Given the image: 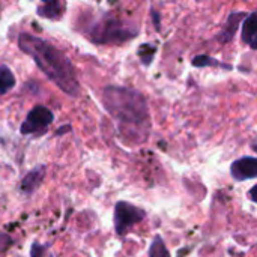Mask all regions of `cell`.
<instances>
[{"mask_svg":"<svg viewBox=\"0 0 257 257\" xmlns=\"http://www.w3.org/2000/svg\"><path fill=\"white\" fill-rule=\"evenodd\" d=\"M254 190H256V187H253V188L250 190V193H248V194H250V199H251L253 202H256V200H257L256 196H254Z\"/></svg>","mask_w":257,"mask_h":257,"instance_id":"d6986e66","label":"cell"},{"mask_svg":"<svg viewBox=\"0 0 257 257\" xmlns=\"http://www.w3.org/2000/svg\"><path fill=\"white\" fill-rule=\"evenodd\" d=\"M230 175L235 181H250L257 178V160L254 157H242L232 163Z\"/></svg>","mask_w":257,"mask_h":257,"instance_id":"8992f818","label":"cell"},{"mask_svg":"<svg viewBox=\"0 0 257 257\" xmlns=\"http://www.w3.org/2000/svg\"><path fill=\"white\" fill-rule=\"evenodd\" d=\"M151 15H152V20H154V26H155V29H157V30H160V29H161V27H160V24H161L160 12H157L155 9H152V11H151Z\"/></svg>","mask_w":257,"mask_h":257,"instance_id":"e0dca14e","label":"cell"},{"mask_svg":"<svg viewBox=\"0 0 257 257\" xmlns=\"http://www.w3.org/2000/svg\"><path fill=\"white\" fill-rule=\"evenodd\" d=\"M44 176H45V166H38V167L32 169V170L23 178V181H21V184H20L21 193L26 194V196L33 194V193L39 188V185H41Z\"/></svg>","mask_w":257,"mask_h":257,"instance_id":"ba28073f","label":"cell"},{"mask_svg":"<svg viewBox=\"0 0 257 257\" xmlns=\"http://www.w3.org/2000/svg\"><path fill=\"white\" fill-rule=\"evenodd\" d=\"M42 5L38 8V15L48 20H60L65 11L62 0H41Z\"/></svg>","mask_w":257,"mask_h":257,"instance_id":"30bf717a","label":"cell"},{"mask_svg":"<svg viewBox=\"0 0 257 257\" xmlns=\"http://www.w3.org/2000/svg\"><path fill=\"white\" fill-rule=\"evenodd\" d=\"M245 17H247V14L242 12V11L230 12V15H229V18H227L226 24L223 26L221 32L217 35V39H218L221 44H229V42L233 39L235 33H236L238 29H239V24L242 23V20H244Z\"/></svg>","mask_w":257,"mask_h":257,"instance_id":"52a82bcc","label":"cell"},{"mask_svg":"<svg viewBox=\"0 0 257 257\" xmlns=\"http://www.w3.org/2000/svg\"><path fill=\"white\" fill-rule=\"evenodd\" d=\"M137 33V27L125 24L116 17L105 15L89 29L87 38L99 45H119L125 41L133 39Z\"/></svg>","mask_w":257,"mask_h":257,"instance_id":"3957f363","label":"cell"},{"mask_svg":"<svg viewBox=\"0 0 257 257\" xmlns=\"http://www.w3.org/2000/svg\"><path fill=\"white\" fill-rule=\"evenodd\" d=\"M256 12H250L244 20H242V41L251 48H257V35H256Z\"/></svg>","mask_w":257,"mask_h":257,"instance_id":"9c48e42d","label":"cell"},{"mask_svg":"<svg viewBox=\"0 0 257 257\" xmlns=\"http://www.w3.org/2000/svg\"><path fill=\"white\" fill-rule=\"evenodd\" d=\"M53 120H54V113L50 108H47L45 105H36L27 113L24 122L21 123L20 131L23 136H33V134L39 136L48 130Z\"/></svg>","mask_w":257,"mask_h":257,"instance_id":"5b68a950","label":"cell"},{"mask_svg":"<svg viewBox=\"0 0 257 257\" xmlns=\"http://www.w3.org/2000/svg\"><path fill=\"white\" fill-rule=\"evenodd\" d=\"M145 218L146 211L130 202H117L114 205V230L119 236H123L133 226L142 223Z\"/></svg>","mask_w":257,"mask_h":257,"instance_id":"277c9868","label":"cell"},{"mask_svg":"<svg viewBox=\"0 0 257 257\" xmlns=\"http://www.w3.org/2000/svg\"><path fill=\"white\" fill-rule=\"evenodd\" d=\"M45 254V247L39 245L38 242H33L30 247V257H44Z\"/></svg>","mask_w":257,"mask_h":257,"instance_id":"9a60e30c","label":"cell"},{"mask_svg":"<svg viewBox=\"0 0 257 257\" xmlns=\"http://www.w3.org/2000/svg\"><path fill=\"white\" fill-rule=\"evenodd\" d=\"M15 84L17 80L11 68L6 65H0V95H6L9 90L15 87Z\"/></svg>","mask_w":257,"mask_h":257,"instance_id":"8fae6325","label":"cell"},{"mask_svg":"<svg viewBox=\"0 0 257 257\" xmlns=\"http://www.w3.org/2000/svg\"><path fill=\"white\" fill-rule=\"evenodd\" d=\"M149 257H172L160 235H157L152 239V244L149 247Z\"/></svg>","mask_w":257,"mask_h":257,"instance_id":"5bb4252c","label":"cell"},{"mask_svg":"<svg viewBox=\"0 0 257 257\" xmlns=\"http://www.w3.org/2000/svg\"><path fill=\"white\" fill-rule=\"evenodd\" d=\"M69 130H71V126H69V125H66V126H60V128L56 131V134H57V136H62L63 133H66V131H69Z\"/></svg>","mask_w":257,"mask_h":257,"instance_id":"ac0fdd59","label":"cell"},{"mask_svg":"<svg viewBox=\"0 0 257 257\" xmlns=\"http://www.w3.org/2000/svg\"><path fill=\"white\" fill-rule=\"evenodd\" d=\"M193 66H197V68H208V66H217V68H224L227 71H232L233 66L232 65H227V63H223L208 54H199L193 59Z\"/></svg>","mask_w":257,"mask_h":257,"instance_id":"7c38bea8","label":"cell"},{"mask_svg":"<svg viewBox=\"0 0 257 257\" xmlns=\"http://www.w3.org/2000/svg\"><path fill=\"white\" fill-rule=\"evenodd\" d=\"M17 42L20 50L32 57L41 72L63 93L69 96H77L80 93L77 71L63 50L54 47L39 36L26 32H21L18 35Z\"/></svg>","mask_w":257,"mask_h":257,"instance_id":"6da1fadb","label":"cell"},{"mask_svg":"<svg viewBox=\"0 0 257 257\" xmlns=\"http://www.w3.org/2000/svg\"><path fill=\"white\" fill-rule=\"evenodd\" d=\"M11 244H12V239H11L8 235L0 233V253H3V251H5Z\"/></svg>","mask_w":257,"mask_h":257,"instance_id":"2e32d148","label":"cell"},{"mask_svg":"<svg viewBox=\"0 0 257 257\" xmlns=\"http://www.w3.org/2000/svg\"><path fill=\"white\" fill-rule=\"evenodd\" d=\"M155 53H157V45L154 44H142L137 50V56L145 66H149L152 63Z\"/></svg>","mask_w":257,"mask_h":257,"instance_id":"4fadbf2b","label":"cell"},{"mask_svg":"<svg viewBox=\"0 0 257 257\" xmlns=\"http://www.w3.org/2000/svg\"><path fill=\"white\" fill-rule=\"evenodd\" d=\"M101 99L108 114L120 126L126 130H148L149 108L142 92L125 86H105Z\"/></svg>","mask_w":257,"mask_h":257,"instance_id":"7a4b0ae2","label":"cell"}]
</instances>
